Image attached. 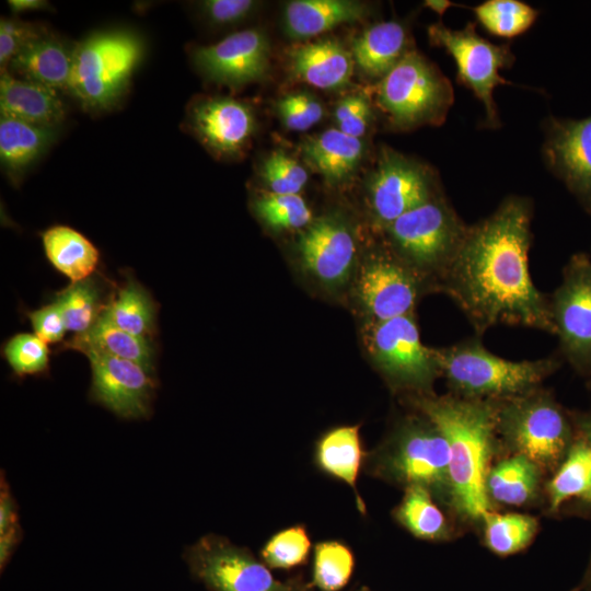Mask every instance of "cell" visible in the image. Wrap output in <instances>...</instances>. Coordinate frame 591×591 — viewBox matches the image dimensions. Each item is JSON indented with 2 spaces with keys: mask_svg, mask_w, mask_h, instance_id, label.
Here are the masks:
<instances>
[{
  "mask_svg": "<svg viewBox=\"0 0 591 591\" xmlns=\"http://www.w3.org/2000/svg\"><path fill=\"white\" fill-rule=\"evenodd\" d=\"M22 530L19 521L18 505L10 487L1 473L0 482V535Z\"/></svg>",
  "mask_w": 591,
  "mask_h": 591,
  "instance_id": "cell-47",
  "label": "cell"
},
{
  "mask_svg": "<svg viewBox=\"0 0 591 591\" xmlns=\"http://www.w3.org/2000/svg\"><path fill=\"white\" fill-rule=\"evenodd\" d=\"M8 5L12 13L19 14L46 9L49 3L45 0H9Z\"/></svg>",
  "mask_w": 591,
  "mask_h": 591,
  "instance_id": "cell-48",
  "label": "cell"
},
{
  "mask_svg": "<svg viewBox=\"0 0 591 591\" xmlns=\"http://www.w3.org/2000/svg\"><path fill=\"white\" fill-rule=\"evenodd\" d=\"M63 348L78 350L84 355L99 352L135 361L154 371L152 341L120 329L102 313L86 332L74 335Z\"/></svg>",
  "mask_w": 591,
  "mask_h": 591,
  "instance_id": "cell-28",
  "label": "cell"
},
{
  "mask_svg": "<svg viewBox=\"0 0 591 591\" xmlns=\"http://www.w3.org/2000/svg\"><path fill=\"white\" fill-rule=\"evenodd\" d=\"M276 109L283 126L294 131L308 130L324 116L322 103L305 92L282 96L277 101Z\"/></svg>",
  "mask_w": 591,
  "mask_h": 591,
  "instance_id": "cell-42",
  "label": "cell"
},
{
  "mask_svg": "<svg viewBox=\"0 0 591 591\" xmlns=\"http://www.w3.org/2000/svg\"><path fill=\"white\" fill-rule=\"evenodd\" d=\"M42 241L48 260L71 282L92 277L100 254L79 231L67 225H54L42 233Z\"/></svg>",
  "mask_w": 591,
  "mask_h": 591,
  "instance_id": "cell-29",
  "label": "cell"
},
{
  "mask_svg": "<svg viewBox=\"0 0 591 591\" xmlns=\"http://www.w3.org/2000/svg\"><path fill=\"white\" fill-rule=\"evenodd\" d=\"M432 46L443 48L454 60L456 77L482 102L487 128H499L500 118L494 100L499 85L510 84L500 70L513 65L515 56L509 44H494L478 35L475 23L453 30L438 22L429 25Z\"/></svg>",
  "mask_w": 591,
  "mask_h": 591,
  "instance_id": "cell-10",
  "label": "cell"
},
{
  "mask_svg": "<svg viewBox=\"0 0 591 591\" xmlns=\"http://www.w3.org/2000/svg\"><path fill=\"white\" fill-rule=\"evenodd\" d=\"M571 591H591V560L580 583Z\"/></svg>",
  "mask_w": 591,
  "mask_h": 591,
  "instance_id": "cell-50",
  "label": "cell"
},
{
  "mask_svg": "<svg viewBox=\"0 0 591 591\" xmlns=\"http://www.w3.org/2000/svg\"><path fill=\"white\" fill-rule=\"evenodd\" d=\"M540 467L529 459L514 454L490 467L486 494L490 500L508 506H522L535 496Z\"/></svg>",
  "mask_w": 591,
  "mask_h": 591,
  "instance_id": "cell-32",
  "label": "cell"
},
{
  "mask_svg": "<svg viewBox=\"0 0 591 591\" xmlns=\"http://www.w3.org/2000/svg\"><path fill=\"white\" fill-rule=\"evenodd\" d=\"M427 286L391 250L372 255L358 278V298L374 322L412 314Z\"/></svg>",
  "mask_w": 591,
  "mask_h": 591,
  "instance_id": "cell-16",
  "label": "cell"
},
{
  "mask_svg": "<svg viewBox=\"0 0 591 591\" xmlns=\"http://www.w3.org/2000/svg\"><path fill=\"white\" fill-rule=\"evenodd\" d=\"M102 314L120 329L152 339L157 308L151 294L135 279L128 278L105 303Z\"/></svg>",
  "mask_w": 591,
  "mask_h": 591,
  "instance_id": "cell-30",
  "label": "cell"
},
{
  "mask_svg": "<svg viewBox=\"0 0 591 591\" xmlns=\"http://www.w3.org/2000/svg\"><path fill=\"white\" fill-rule=\"evenodd\" d=\"M190 575L209 591H313L302 575L275 578L253 553L227 537L207 534L186 547L183 555Z\"/></svg>",
  "mask_w": 591,
  "mask_h": 591,
  "instance_id": "cell-9",
  "label": "cell"
},
{
  "mask_svg": "<svg viewBox=\"0 0 591 591\" xmlns=\"http://www.w3.org/2000/svg\"><path fill=\"white\" fill-rule=\"evenodd\" d=\"M0 116L37 126L58 128L66 118L59 92L33 81L0 72Z\"/></svg>",
  "mask_w": 591,
  "mask_h": 591,
  "instance_id": "cell-22",
  "label": "cell"
},
{
  "mask_svg": "<svg viewBox=\"0 0 591 591\" xmlns=\"http://www.w3.org/2000/svg\"><path fill=\"white\" fill-rule=\"evenodd\" d=\"M34 333L45 343L62 340L67 331L60 306L56 301L27 313Z\"/></svg>",
  "mask_w": 591,
  "mask_h": 591,
  "instance_id": "cell-46",
  "label": "cell"
},
{
  "mask_svg": "<svg viewBox=\"0 0 591 591\" xmlns=\"http://www.w3.org/2000/svg\"><path fill=\"white\" fill-rule=\"evenodd\" d=\"M467 230L442 194L384 228L390 250L427 286L432 280L439 291Z\"/></svg>",
  "mask_w": 591,
  "mask_h": 591,
  "instance_id": "cell-5",
  "label": "cell"
},
{
  "mask_svg": "<svg viewBox=\"0 0 591 591\" xmlns=\"http://www.w3.org/2000/svg\"><path fill=\"white\" fill-rule=\"evenodd\" d=\"M485 544L496 555L509 556L530 545L537 531L533 517L520 513L489 512L483 520Z\"/></svg>",
  "mask_w": 591,
  "mask_h": 591,
  "instance_id": "cell-36",
  "label": "cell"
},
{
  "mask_svg": "<svg viewBox=\"0 0 591 591\" xmlns=\"http://www.w3.org/2000/svg\"><path fill=\"white\" fill-rule=\"evenodd\" d=\"M554 334L565 358L580 371L591 369V259L570 257L560 285L548 298Z\"/></svg>",
  "mask_w": 591,
  "mask_h": 591,
  "instance_id": "cell-13",
  "label": "cell"
},
{
  "mask_svg": "<svg viewBox=\"0 0 591 591\" xmlns=\"http://www.w3.org/2000/svg\"><path fill=\"white\" fill-rule=\"evenodd\" d=\"M62 312L67 331L78 334L86 332L101 315L105 303H102L101 290L92 277L71 282L56 294L55 300Z\"/></svg>",
  "mask_w": 591,
  "mask_h": 591,
  "instance_id": "cell-37",
  "label": "cell"
},
{
  "mask_svg": "<svg viewBox=\"0 0 591 591\" xmlns=\"http://www.w3.org/2000/svg\"><path fill=\"white\" fill-rule=\"evenodd\" d=\"M394 520L412 535L424 541H444L450 525L430 491L421 486L405 488L401 502L393 509Z\"/></svg>",
  "mask_w": 591,
  "mask_h": 591,
  "instance_id": "cell-33",
  "label": "cell"
},
{
  "mask_svg": "<svg viewBox=\"0 0 591 591\" xmlns=\"http://www.w3.org/2000/svg\"><path fill=\"white\" fill-rule=\"evenodd\" d=\"M3 355L14 374L19 376L42 374L48 370L47 343L35 334L14 335L5 343Z\"/></svg>",
  "mask_w": 591,
  "mask_h": 591,
  "instance_id": "cell-40",
  "label": "cell"
},
{
  "mask_svg": "<svg viewBox=\"0 0 591 591\" xmlns=\"http://www.w3.org/2000/svg\"><path fill=\"white\" fill-rule=\"evenodd\" d=\"M358 425L337 426L325 431L315 442L313 462L324 475L348 485L356 497V507L367 514V507L358 491V478L364 470L366 452Z\"/></svg>",
  "mask_w": 591,
  "mask_h": 591,
  "instance_id": "cell-21",
  "label": "cell"
},
{
  "mask_svg": "<svg viewBox=\"0 0 591 591\" xmlns=\"http://www.w3.org/2000/svg\"><path fill=\"white\" fill-rule=\"evenodd\" d=\"M497 433L515 454L540 468L558 466L575 441L568 416L540 387L498 401Z\"/></svg>",
  "mask_w": 591,
  "mask_h": 591,
  "instance_id": "cell-8",
  "label": "cell"
},
{
  "mask_svg": "<svg viewBox=\"0 0 591 591\" xmlns=\"http://www.w3.org/2000/svg\"><path fill=\"white\" fill-rule=\"evenodd\" d=\"M368 350L380 371L398 389L431 394L437 376L441 375L436 349L420 339L412 314L374 322L367 334Z\"/></svg>",
  "mask_w": 591,
  "mask_h": 591,
  "instance_id": "cell-11",
  "label": "cell"
},
{
  "mask_svg": "<svg viewBox=\"0 0 591 591\" xmlns=\"http://www.w3.org/2000/svg\"><path fill=\"white\" fill-rule=\"evenodd\" d=\"M301 147L314 170L332 184L346 181L359 166L363 154L362 141L338 129L309 137Z\"/></svg>",
  "mask_w": 591,
  "mask_h": 591,
  "instance_id": "cell-27",
  "label": "cell"
},
{
  "mask_svg": "<svg viewBox=\"0 0 591 591\" xmlns=\"http://www.w3.org/2000/svg\"><path fill=\"white\" fill-rule=\"evenodd\" d=\"M311 548L306 528L296 524L273 534L260 548L259 556L269 569L291 570L308 563Z\"/></svg>",
  "mask_w": 591,
  "mask_h": 591,
  "instance_id": "cell-38",
  "label": "cell"
},
{
  "mask_svg": "<svg viewBox=\"0 0 591 591\" xmlns=\"http://www.w3.org/2000/svg\"><path fill=\"white\" fill-rule=\"evenodd\" d=\"M440 373L454 395L503 401L532 392L558 368L554 358L512 361L490 351L478 339L436 349Z\"/></svg>",
  "mask_w": 591,
  "mask_h": 591,
  "instance_id": "cell-4",
  "label": "cell"
},
{
  "mask_svg": "<svg viewBox=\"0 0 591 591\" xmlns=\"http://www.w3.org/2000/svg\"><path fill=\"white\" fill-rule=\"evenodd\" d=\"M334 117L338 130L360 139L372 119L371 105L363 95H349L338 102Z\"/></svg>",
  "mask_w": 591,
  "mask_h": 591,
  "instance_id": "cell-44",
  "label": "cell"
},
{
  "mask_svg": "<svg viewBox=\"0 0 591 591\" xmlns=\"http://www.w3.org/2000/svg\"><path fill=\"white\" fill-rule=\"evenodd\" d=\"M368 14L367 7L351 0H293L283 11L286 33L296 39H306L338 25L354 23Z\"/></svg>",
  "mask_w": 591,
  "mask_h": 591,
  "instance_id": "cell-25",
  "label": "cell"
},
{
  "mask_svg": "<svg viewBox=\"0 0 591 591\" xmlns=\"http://www.w3.org/2000/svg\"><path fill=\"white\" fill-rule=\"evenodd\" d=\"M45 30L30 22L1 18L0 21V68L4 70L11 60Z\"/></svg>",
  "mask_w": 591,
  "mask_h": 591,
  "instance_id": "cell-43",
  "label": "cell"
},
{
  "mask_svg": "<svg viewBox=\"0 0 591 591\" xmlns=\"http://www.w3.org/2000/svg\"><path fill=\"white\" fill-rule=\"evenodd\" d=\"M256 216L274 230H297L308 227L312 213L300 195L262 192L253 201Z\"/></svg>",
  "mask_w": 591,
  "mask_h": 591,
  "instance_id": "cell-39",
  "label": "cell"
},
{
  "mask_svg": "<svg viewBox=\"0 0 591 591\" xmlns=\"http://www.w3.org/2000/svg\"><path fill=\"white\" fill-rule=\"evenodd\" d=\"M376 104L396 129L444 123L454 103L450 80L415 48L374 88Z\"/></svg>",
  "mask_w": 591,
  "mask_h": 591,
  "instance_id": "cell-7",
  "label": "cell"
},
{
  "mask_svg": "<svg viewBox=\"0 0 591 591\" xmlns=\"http://www.w3.org/2000/svg\"><path fill=\"white\" fill-rule=\"evenodd\" d=\"M91 366L90 397L125 419L147 418L157 389L154 371L144 366L99 352H86Z\"/></svg>",
  "mask_w": 591,
  "mask_h": 591,
  "instance_id": "cell-14",
  "label": "cell"
},
{
  "mask_svg": "<svg viewBox=\"0 0 591 591\" xmlns=\"http://www.w3.org/2000/svg\"><path fill=\"white\" fill-rule=\"evenodd\" d=\"M259 175L269 192L276 194L299 195L308 182L306 170L280 150L263 161Z\"/></svg>",
  "mask_w": 591,
  "mask_h": 591,
  "instance_id": "cell-41",
  "label": "cell"
},
{
  "mask_svg": "<svg viewBox=\"0 0 591 591\" xmlns=\"http://www.w3.org/2000/svg\"><path fill=\"white\" fill-rule=\"evenodd\" d=\"M269 42L258 28H246L220 42L199 46L193 60L209 80L231 88L262 79L269 69Z\"/></svg>",
  "mask_w": 591,
  "mask_h": 591,
  "instance_id": "cell-17",
  "label": "cell"
},
{
  "mask_svg": "<svg viewBox=\"0 0 591 591\" xmlns=\"http://www.w3.org/2000/svg\"><path fill=\"white\" fill-rule=\"evenodd\" d=\"M198 4L208 21L216 25L240 23L257 7V2L253 0H206Z\"/></svg>",
  "mask_w": 591,
  "mask_h": 591,
  "instance_id": "cell-45",
  "label": "cell"
},
{
  "mask_svg": "<svg viewBox=\"0 0 591 591\" xmlns=\"http://www.w3.org/2000/svg\"><path fill=\"white\" fill-rule=\"evenodd\" d=\"M425 5L432 9L434 12L442 14L451 3L448 1H426Z\"/></svg>",
  "mask_w": 591,
  "mask_h": 591,
  "instance_id": "cell-51",
  "label": "cell"
},
{
  "mask_svg": "<svg viewBox=\"0 0 591 591\" xmlns=\"http://www.w3.org/2000/svg\"><path fill=\"white\" fill-rule=\"evenodd\" d=\"M72 53L73 48H69L60 38L45 31L11 60L7 70L18 78L58 92H67Z\"/></svg>",
  "mask_w": 591,
  "mask_h": 591,
  "instance_id": "cell-23",
  "label": "cell"
},
{
  "mask_svg": "<svg viewBox=\"0 0 591 591\" xmlns=\"http://www.w3.org/2000/svg\"><path fill=\"white\" fill-rule=\"evenodd\" d=\"M543 132L545 165L591 215V115L582 119L549 116Z\"/></svg>",
  "mask_w": 591,
  "mask_h": 591,
  "instance_id": "cell-15",
  "label": "cell"
},
{
  "mask_svg": "<svg viewBox=\"0 0 591 591\" xmlns=\"http://www.w3.org/2000/svg\"><path fill=\"white\" fill-rule=\"evenodd\" d=\"M419 414L402 420L379 448L368 452L364 470L404 488L421 486L451 505L448 441L429 418Z\"/></svg>",
  "mask_w": 591,
  "mask_h": 591,
  "instance_id": "cell-3",
  "label": "cell"
},
{
  "mask_svg": "<svg viewBox=\"0 0 591 591\" xmlns=\"http://www.w3.org/2000/svg\"><path fill=\"white\" fill-rule=\"evenodd\" d=\"M288 69L299 81L317 89L331 90L349 82L354 59L339 40L324 37L291 47Z\"/></svg>",
  "mask_w": 591,
  "mask_h": 591,
  "instance_id": "cell-20",
  "label": "cell"
},
{
  "mask_svg": "<svg viewBox=\"0 0 591 591\" xmlns=\"http://www.w3.org/2000/svg\"><path fill=\"white\" fill-rule=\"evenodd\" d=\"M412 402L448 441L451 505L463 518L483 521L490 512L486 477L498 434V401L421 394Z\"/></svg>",
  "mask_w": 591,
  "mask_h": 591,
  "instance_id": "cell-2",
  "label": "cell"
},
{
  "mask_svg": "<svg viewBox=\"0 0 591 591\" xmlns=\"http://www.w3.org/2000/svg\"><path fill=\"white\" fill-rule=\"evenodd\" d=\"M549 510L579 499L591 506V444L579 434L547 485Z\"/></svg>",
  "mask_w": 591,
  "mask_h": 591,
  "instance_id": "cell-31",
  "label": "cell"
},
{
  "mask_svg": "<svg viewBox=\"0 0 591 591\" xmlns=\"http://www.w3.org/2000/svg\"><path fill=\"white\" fill-rule=\"evenodd\" d=\"M190 129L213 153L234 157L244 151L255 130L252 108L229 96H206L187 113Z\"/></svg>",
  "mask_w": 591,
  "mask_h": 591,
  "instance_id": "cell-18",
  "label": "cell"
},
{
  "mask_svg": "<svg viewBox=\"0 0 591 591\" xmlns=\"http://www.w3.org/2000/svg\"><path fill=\"white\" fill-rule=\"evenodd\" d=\"M57 128L0 116V161L5 173L18 181L55 142Z\"/></svg>",
  "mask_w": 591,
  "mask_h": 591,
  "instance_id": "cell-26",
  "label": "cell"
},
{
  "mask_svg": "<svg viewBox=\"0 0 591 591\" xmlns=\"http://www.w3.org/2000/svg\"><path fill=\"white\" fill-rule=\"evenodd\" d=\"M143 50L142 38L130 30L89 35L73 47L67 93L86 111L112 108L126 93Z\"/></svg>",
  "mask_w": 591,
  "mask_h": 591,
  "instance_id": "cell-6",
  "label": "cell"
},
{
  "mask_svg": "<svg viewBox=\"0 0 591 591\" xmlns=\"http://www.w3.org/2000/svg\"><path fill=\"white\" fill-rule=\"evenodd\" d=\"M579 434L591 444V416H583L577 419Z\"/></svg>",
  "mask_w": 591,
  "mask_h": 591,
  "instance_id": "cell-49",
  "label": "cell"
},
{
  "mask_svg": "<svg viewBox=\"0 0 591 591\" xmlns=\"http://www.w3.org/2000/svg\"><path fill=\"white\" fill-rule=\"evenodd\" d=\"M413 49L407 30L398 21L375 23L352 40L351 56L368 78L381 80Z\"/></svg>",
  "mask_w": 591,
  "mask_h": 591,
  "instance_id": "cell-24",
  "label": "cell"
},
{
  "mask_svg": "<svg viewBox=\"0 0 591 591\" xmlns=\"http://www.w3.org/2000/svg\"><path fill=\"white\" fill-rule=\"evenodd\" d=\"M303 266L318 280L336 285L349 275L356 254L348 228L333 218L310 223L298 241Z\"/></svg>",
  "mask_w": 591,
  "mask_h": 591,
  "instance_id": "cell-19",
  "label": "cell"
},
{
  "mask_svg": "<svg viewBox=\"0 0 591 591\" xmlns=\"http://www.w3.org/2000/svg\"><path fill=\"white\" fill-rule=\"evenodd\" d=\"M352 549L338 540L318 542L313 548L311 583L320 591H341L355 571Z\"/></svg>",
  "mask_w": 591,
  "mask_h": 591,
  "instance_id": "cell-34",
  "label": "cell"
},
{
  "mask_svg": "<svg viewBox=\"0 0 591 591\" xmlns=\"http://www.w3.org/2000/svg\"><path fill=\"white\" fill-rule=\"evenodd\" d=\"M533 205L506 197L494 212L468 225L440 291L465 314L478 335L498 324L554 334L548 298L529 271Z\"/></svg>",
  "mask_w": 591,
  "mask_h": 591,
  "instance_id": "cell-1",
  "label": "cell"
},
{
  "mask_svg": "<svg viewBox=\"0 0 591 591\" xmlns=\"http://www.w3.org/2000/svg\"><path fill=\"white\" fill-rule=\"evenodd\" d=\"M367 189L372 216L383 229L441 194L437 177L428 166L384 147Z\"/></svg>",
  "mask_w": 591,
  "mask_h": 591,
  "instance_id": "cell-12",
  "label": "cell"
},
{
  "mask_svg": "<svg viewBox=\"0 0 591 591\" xmlns=\"http://www.w3.org/2000/svg\"><path fill=\"white\" fill-rule=\"evenodd\" d=\"M472 10L488 33L502 38L523 34L538 16L536 9L519 0H487Z\"/></svg>",
  "mask_w": 591,
  "mask_h": 591,
  "instance_id": "cell-35",
  "label": "cell"
},
{
  "mask_svg": "<svg viewBox=\"0 0 591 591\" xmlns=\"http://www.w3.org/2000/svg\"><path fill=\"white\" fill-rule=\"evenodd\" d=\"M358 591H372L367 586H362Z\"/></svg>",
  "mask_w": 591,
  "mask_h": 591,
  "instance_id": "cell-52",
  "label": "cell"
}]
</instances>
